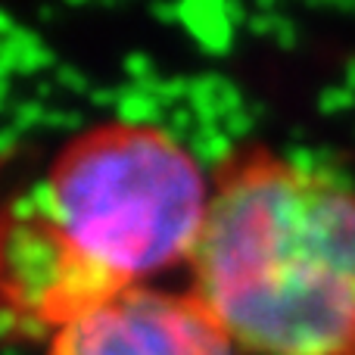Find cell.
<instances>
[{"instance_id": "obj_2", "label": "cell", "mask_w": 355, "mask_h": 355, "mask_svg": "<svg viewBox=\"0 0 355 355\" xmlns=\"http://www.w3.org/2000/svg\"><path fill=\"white\" fill-rule=\"evenodd\" d=\"M190 293L237 355H355V187L262 144L215 168Z\"/></svg>"}, {"instance_id": "obj_3", "label": "cell", "mask_w": 355, "mask_h": 355, "mask_svg": "<svg viewBox=\"0 0 355 355\" xmlns=\"http://www.w3.org/2000/svg\"><path fill=\"white\" fill-rule=\"evenodd\" d=\"M47 355H237L190 290L131 287L62 324Z\"/></svg>"}, {"instance_id": "obj_1", "label": "cell", "mask_w": 355, "mask_h": 355, "mask_svg": "<svg viewBox=\"0 0 355 355\" xmlns=\"http://www.w3.org/2000/svg\"><path fill=\"white\" fill-rule=\"evenodd\" d=\"M212 181L166 128L106 119L78 131L3 215L6 334L50 340L103 300L190 265Z\"/></svg>"}]
</instances>
